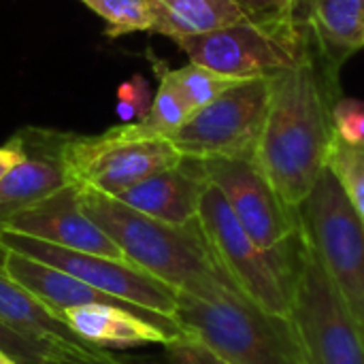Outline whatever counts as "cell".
I'll return each mask as SVG.
<instances>
[{"mask_svg":"<svg viewBox=\"0 0 364 364\" xmlns=\"http://www.w3.org/2000/svg\"><path fill=\"white\" fill-rule=\"evenodd\" d=\"M299 224L364 335V222L328 168L299 207Z\"/></svg>","mask_w":364,"mask_h":364,"instance_id":"obj_5","label":"cell"},{"mask_svg":"<svg viewBox=\"0 0 364 364\" xmlns=\"http://www.w3.org/2000/svg\"><path fill=\"white\" fill-rule=\"evenodd\" d=\"M237 0H156L154 32L179 43L245 21Z\"/></svg>","mask_w":364,"mask_h":364,"instance_id":"obj_19","label":"cell"},{"mask_svg":"<svg viewBox=\"0 0 364 364\" xmlns=\"http://www.w3.org/2000/svg\"><path fill=\"white\" fill-rule=\"evenodd\" d=\"M326 168L337 177L354 211L364 222V145H352L333 134Z\"/></svg>","mask_w":364,"mask_h":364,"instance_id":"obj_22","label":"cell"},{"mask_svg":"<svg viewBox=\"0 0 364 364\" xmlns=\"http://www.w3.org/2000/svg\"><path fill=\"white\" fill-rule=\"evenodd\" d=\"M175 324L228 364H307L290 318L264 311L239 288L209 299L179 292Z\"/></svg>","mask_w":364,"mask_h":364,"instance_id":"obj_3","label":"cell"},{"mask_svg":"<svg viewBox=\"0 0 364 364\" xmlns=\"http://www.w3.org/2000/svg\"><path fill=\"white\" fill-rule=\"evenodd\" d=\"M164 348H166L168 364H228L222 358H218L213 352H209L200 341H196L194 337H190L186 333L175 337Z\"/></svg>","mask_w":364,"mask_h":364,"instance_id":"obj_28","label":"cell"},{"mask_svg":"<svg viewBox=\"0 0 364 364\" xmlns=\"http://www.w3.org/2000/svg\"><path fill=\"white\" fill-rule=\"evenodd\" d=\"M158 2H160V0H158Z\"/></svg>","mask_w":364,"mask_h":364,"instance_id":"obj_34","label":"cell"},{"mask_svg":"<svg viewBox=\"0 0 364 364\" xmlns=\"http://www.w3.org/2000/svg\"><path fill=\"white\" fill-rule=\"evenodd\" d=\"M66 324L87 343L109 348H134L147 343L166 346L175 337L160 322L115 305H85L60 311Z\"/></svg>","mask_w":364,"mask_h":364,"instance_id":"obj_17","label":"cell"},{"mask_svg":"<svg viewBox=\"0 0 364 364\" xmlns=\"http://www.w3.org/2000/svg\"><path fill=\"white\" fill-rule=\"evenodd\" d=\"M207 186L200 160L183 156L181 164L156 173L113 198L158 222L190 226L198 220V205Z\"/></svg>","mask_w":364,"mask_h":364,"instance_id":"obj_14","label":"cell"},{"mask_svg":"<svg viewBox=\"0 0 364 364\" xmlns=\"http://www.w3.org/2000/svg\"><path fill=\"white\" fill-rule=\"evenodd\" d=\"M181 160L183 154L171 139L151 134L139 122L119 124L100 134H70L66 145L70 183L109 196H117Z\"/></svg>","mask_w":364,"mask_h":364,"instance_id":"obj_6","label":"cell"},{"mask_svg":"<svg viewBox=\"0 0 364 364\" xmlns=\"http://www.w3.org/2000/svg\"><path fill=\"white\" fill-rule=\"evenodd\" d=\"M307 6H309V13H311V6H314V0H307Z\"/></svg>","mask_w":364,"mask_h":364,"instance_id":"obj_32","label":"cell"},{"mask_svg":"<svg viewBox=\"0 0 364 364\" xmlns=\"http://www.w3.org/2000/svg\"><path fill=\"white\" fill-rule=\"evenodd\" d=\"M0 352L17 364H96L73 356L60 348L34 341L11 328L0 320ZM132 358H124L119 364H130Z\"/></svg>","mask_w":364,"mask_h":364,"instance_id":"obj_24","label":"cell"},{"mask_svg":"<svg viewBox=\"0 0 364 364\" xmlns=\"http://www.w3.org/2000/svg\"><path fill=\"white\" fill-rule=\"evenodd\" d=\"M154 70H156L158 81H160L158 92L154 94V102H151L149 113L139 124L145 130H149L151 134L171 139L192 117V109L188 107L179 87L171 79L168 66L164 62L154 60Z\"/></svg>","mask_w":364,"mask_h":364,"instance_id":"obj_20","label":"cell"},{"mask_svg":"<svg viewBox=\"0 0 364 364\" xmlns=\"http://www.w3.org/2000/svg\"><path fill=\"white\" fill-rule=\"evenodd\" d=\"M130 364H145V363H143V360H132Z\"/></svg>","mask_w":364,"mask_h":364,"instance_id":"obj_33","label":"cell"},{"mask_svg":"<svg viewBox=\"0 0 364 364\" xmlns=\"http://www.w3.org/2000/svg\"><path fill=\"white\" fill-rule=\"evenodd\" d=\"M0 250L45 262L136 309L175 322L179 292L128 260H113L107 256L58 247L13 230H0Z\"/></svg>","mask_w":364,"mask_h":364,"instance_id":"obj_11","label":"cell"},{"mask_svg":"<svg viewBox=\"0 0 364 364\" xmlns=\"http://www.w3.org/2000/svg\"><path fill=\"white\" fill-rule=\"evenodd\" d=\"M296 15L303 23H307L309 19V6H307V0H296Z\"/></svg>","mask_w":364,"mask_h":364,"instance_id":"obj_30","label":"cell"},{"mask_svg":"<svg viewBox=\"0 0 364 364\" xmlns=\"http://www.w3.org/2000/svg\"><path fill=\"white\" fill-rule=\"evenodd\" d=\"M307 364H364V335L303 237L288 314Z\"/></svg>","mask_w":364,"mask_h":364,"instance_id":"obj_7","label":"cell"},{"mask_svg":"<svg viewBox=\"0 0 364 364\" xmlns=\"http://www.w3.org/2000/svg\"><path fill=\"white\" fill-rule=\"evenodd\" d=\"M307 23L335 68L364 47V0H314Z\"/></svg>","mask_w":364,"mask_h":364,"instance_id":"obj_18","label":"cell"},{"mask_svg":"<svg viewBox=\"0 0 364 364\" xmlns=\"http://www.w3.org/2000/svg\"><path fill=\"white\" fill-rule=\"evenodd\" d=\"M154 96L147 79L143 75H132L128 81H124L117 87V105L115 113L122 119V124H134L141 122L149 109H151Z\"/></svg>","mask_w":364,"mask_h":364,"instance_id":"obj_25","label":"cell"},{"mask_svg":"<svg viewBox=\"0 0 364 364\" xmlns=\"http://www.w3.org/2000/svg\"><path fill=\"white\" fill-rule=\"evenodd\" d=\"M0 364H17V363H13V360H11L9 356H4V354L0 352Z\"/></svg>","mask_w":364,"mask_h":364,"instance_id":"obj_31","label":"cell"},{"mask_svg":"<svg viewBox=\"0 0 364 364\" xmlns=\"http://www.w3.org/2000/svg\"><path fill=\"white\" fill-rule=\"evenodd\" d=\"M2 230H13L75 252H87L113 260H128L124 252L83 211L77 186H66L64 190L17 213L6 222Z\"/></svg>","mask_w":364,"mask_h":364,"instance_id":"obj_13","label":"cell"},{"mask_svg":"<svg viewBox=\"0 0 364 364\" xmlns=\"http://www.w3.org/2000/svg\"><path fill=\"white\" fill-rule=\"evenodd\" d=\"M0 320L28 339L60 348L87 363L119 364L124 358L81 339L66 320L0 271Z\"/></svg>","mask_w":364,"mask_h":364,"instance_id":"obj_15","label":"cell"},{"mask_svg":"<svg viewBox=\"0 0 364 364\" xmlns=\"http://www.w3.org/2000/svg\"><path fill=\"white\" fill-rule=\"evenodd\" d=\"M200 166L254 243L279 262L290 288L303 252L299 211L286 207L256 158H203Z\"/></svg>","mask_w":364,"mask_h":364,"instance_id":"obj_4","label":"cell"},{"mask_svg":"<svg viewBox=\"0 0 364 364\" xmlns=\"http://www.w3.org/2000/svg\"><path fill=\"white\" fill-rule=\"evenodd\" d=\"M271 96V77L226 90L171 136L188 158H256Z\"/></svg>","mask_w":364,"mask_h":364,"instance_id":"obj_10","label":"cell"},{"mask_svg":"<svg viewBox=\"0 0 364 364\" xmlns=\"http://www.w3.org/2000/svg\"><path fill=\"white\" fill-rule=\"evenodd\" d=\"M168 75L175 81V85L179 87V92H181L183 100L188 102V107L192 109V113H196L198 109L213 102L226 90L245 81V79L226 77V75L215 73L196 62H190L181 68H168Z\"/></svg>","mask_w":364,"mask_h":364,"instance_id":"obj_23","label":"cell"},{"mask_svg":"<svg viewBox=\"0 0 364 364\" xmlns=\"http://www.w3.org/2000/svg\"><path fill=\"white\" fill-rule=\"evenodd\" d=\"M23 160V149L19 139L13 134L4 145H0V181Z\"/></svg>","mask_w":364,"mask_h":364,"instance_id":"obj_29","label":"cell"},{"mask_svg":"<svg viewBox=\"0 0 364 364\" xmlns=\"http://www.w3.org/2000/svg\"><path fill=\"white\" fill-rule=\"evenodd\" d=\"M177 47L200 66L232 79H260L299 66L314 47L309 23L264 26L241 21L209 34L190 36Z\"/></svg>","mask_w":364,"mask_h":364,"instance_id":"obj_8","label":"cell"},{"mask_svg":"<svg viewBox=\"0 0 364 364\" xmlns=\"http://www.w3.org/2000/svg\"><path fill=\"white\" fill-rule=\"evenodd\" d=\"M245 17L264 26H301L303 21L296 15V0H237Z\"/></svg>","mask_w":364,"mask_h":364,"instance_id":"obj_26","label":"cell"},{"mask_svg":"<svg viewBox=\"0 0 364 364\" xmlns=\"http://www.w3.org/2000/svg\"><path fill=\"white\" fill-rule=\"evenodd\" d=\"M105 21L109 38L132 32H154L156 0H79Z\"/></svg>","mask_w":364,"mask_h":364,"instance_id":"obj_21","label":"cell"},{"mask_svg":"<svg viewBox=\"0 0 364 364\" xmlns=\"http://www.w3.org/2000/svg\"><path fill=\"white\" fill-rule=\"evenodd\" d=\"M339 98V68L322 55L316 38L299 66L271 77L256 162L292 211H299L326 168Z\"/></svg>","mask_w":364,"mask_h":364,"instance_id":"obj_1","label":"cell"},{"mask_svg":"<svg viewBox=\"0 0 364 364\" xmlns=\"http://www.w3.org/2000/svg\"><path fill=\"white\" fill-rule=\"evenodd\" d=\"M70 134L41 126H26L15 132L23 160L0 181V230L17 213L73 186L66 168Z\"/></svg>","mask_w":364,"mask_h":364,"instance_id":"obj_12","label":"cell"},{"mask_svg":"<svg viewBox=\"0 0 364 364\" xmlns=\"http://www.w3.org/2000/svg\"><path fill=\"white\" fill-rule=\"evenodd\" d=\"M198 226L218 264L245 296L264 311L290 314V288L279 262L254 243L213 183L200 196Z\"/></svg>","mask_w":364,"mask_h":364,"instance_id":"obj_9","label":"cell"},{"mask_svg":"<svg viewBox=\"0 0 364 364\" xmlns=\"http://www.w3.org/2000/svg\"><path fill=\"white\" fill-rule=\"evenodd\" d=\"M335 132L352 143L364 145V102L358 98H339L333 107Z\"/></svg>","mask_w":364,"mask_h":364,"instance_id":"obj_27","label":"cell"},{"mask_svg":"<svg viewBox=\"0 0 364 364\" xmlns=\"http://www.w3.org/2000/svg\"><path fill=\"white\" fill-rule=\"evenodd\" d=\"M0 271L13 279L17 286H21L23 290H28L32 296H36L38 301H43L47 307H51L53 311H64V309H73V307H85V305H115V307H124L136 314H143L156 322H160L164 328H168L175 335H181L179 326L162 316L136 309L115 296H109L87 284H83L81 279L53 269L45 262H38L34 258L15 254V252H6L0 250Z\"/></svg>","mask_w":364,"mask_h":364,"instance_id":"obj_16","label":"cell"},{"mask_svg":"<svg viewBox=\"0 0 364 364\" xmlns=\"http://www.w3.org/2000/svg\"><path fill=\"white\" fill-rule=\"evenodd\" d=\"M83 211L145 273L177 292L209 299L237 288L218 264L198 220L190 226L158 222L117 198L87 186H77Z\"/></svg>","mask_w":364,"mask_h":364,"instance_id":"obj_2","label":"cell"}]
</instances>
